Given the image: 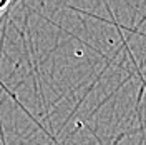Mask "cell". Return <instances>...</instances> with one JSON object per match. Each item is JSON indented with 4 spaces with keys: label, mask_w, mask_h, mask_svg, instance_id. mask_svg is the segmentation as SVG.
Instances as JSON below:
<instances>
[{
    "label": "cell",
    "mask_w": 146,
    "mask_h": 145,
    "mask_svg": "<svg viewBox=\"0 0 146 145\" xmlns=\"http://www.w3.org/2000/svg\"><path fill=\"white\" fill-rule=\"evenodd\" d=\"M9 5H10V2H7V0H0V13H2L3 10L7 9Z\"/></svg>",
    "instance_id": "1"
}]
</instances>
